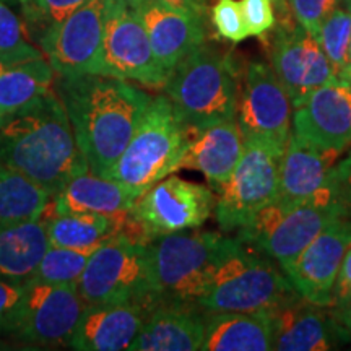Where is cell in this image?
<instances>
[{
    "instance_id": "1",
    "label": "cell",
    "mask_w": 351,
    "mask_h": 351,
    "mask_svg": "<svg viewBox=\"0 0 351 351\" xmlns=\"http://www.w3.org/2000/svg\"><path fill=\"white\" fill-rule=\"evenodd\" d=\"M56 93L88 168L109 178L153 98L125 80L104 75H59Z\"/></svg>"
},
{
    "instance_id": "2",
    "label": "cell",
    "mask_w": 351,
    "mask_h": 351,
    "mask_svg": "<svg viewBox=\"0 0 351 351\" xmlns=\"http://www.w3.org/2000/svg\"><path fill=\"white\" fill-rule=\"evenodd\" d=\"M0 165L56 195L88 173L69 114L57 93H46L0 121Z\"/></svg>"
},
{
    "instance_id": "3",
    "label": "cell",
    "mask_w": 351,
    "mask_h": 351,
    "mask_svg": "<svg viewBox=\"0 0 351 351\" xmlns=\"http://www.w3.org/2000/svg\"><path fill=\"white\" fill-rule=\"evenodd\" d=\"M163 88L192 132L238 119V69L230 54L207 43L176 65Z\"/></svg>"
},
{
    "instance_id": "4",
    "label": "cell",
    "mask_w": 351,
    "mask_h": 351,
    "mask_svg": "<svg viewBox=\"0 0 351 351\" xmlns=\"http://www.w3.org/2000/svg\"><path fill=\"white\" fill-rule=\"evenodd\" d=\"M298 291L285 271L247 241L228 238L207 295L199 302L205 313L274 311L295 300Z\"/></svg>"
},
{
    "instance_id": "5",
    "label": "cell",
    "mask_w": 351,
    "mask_h": 351,
    "mask_svg": "<svg viewBox=\"0 0 351 351\" xmlns=\"http://www.w3.org/2000/svg\"><path fill=\"white\" fill-rule=\"evenodd\" d=\"M228 238L215 231H178L148 241L158 304L199 309Z\"/></svg>"
},
{
    "instance_id": "6",
    "label": "cell",
    "mask_w": 351,
    "mask_h": 351,
    "mask_svg": "<svg viewBox=\"0 0 351 351\" xmlns=\"http://www.w3.org/2000/svg\"><path fill=\"white\" fill-rule=\"evenodd\" d=\"M192 130L184 124L168 96H156L109 174L140 197L156 182L181 169Z\"/></svg>"
},
{
    "instance_id": "7",
    "label": "cell",
    "mask_w": 351,
    "mask_h": 351,
    "mask_svg": "<svg viewBox=\"0 0 351 351\" xmlns=\"http://www.w3.org/2000/svg\"><path fill=\"white\" fill-rule=\"evenodd\" d=\"M85 304H158L148 241L117 232L88 257L77 285Z\"/></svg>"
},
{
    "instance_id": "8",
    "label": "cell",
    "mask_w": 351,
    "mask_h": 351,
    "mask_svg": "<svg viewBox=\"0 0 351 351\" xmlns=\"http://www.w3.org/2000/svg\"><path fill=\"white\" fill-rule=\"evenodd\" d=\"M340 217H345L343 210L333 200L300 205L275 200L257 213L251 225L238 231V238L256 245L287 271L307 245Z\"/></svg>"
},
{
    "instance_id": "9",
    "label": "cell",
    "mask_w": 351,
    "mask_h": 351,
    "mask_svg": "<svg viewBox=\"0 0 351 351\" xmlns=\"http://www.w3.org/2000/svg\"><path fill=\"white\" fill-rule=\"evenodd\" d=\"M283 150L261 142H244V152L215 207L221 231H239L278 197Z\"/></svg>"
},
{
    "instance_id": "10",
    "label": "cell",
    "mask_w": 351,
    "mask_h": 351,
    "mask_svg": "<svg viewBox=\"0 0 351 351\" xmlns=\"http://www.w3.org/2000/svg\"><path fill=\"white\" fill-rule=\"evenodd\" d=\"M99 75L165 86L169 73L158 62L142 20L127 0H108Z\"/></svg>"
},
{
    "instance_id": "11",
    "label": "cell",
    "mask_w": 351,
    "mask_h": 351,
    "mask_svg": "<svg viewBox=\"0 0 351 351\" xmlns=\"http://www.w3.org/2000/svg\"><path fill=\"white\" fill-rule=\"evenodd\" d=\"M215 207L217 200L208 187L169 174L138 197L132 208V218L152 239L200 228Z\"/></svg>"
},
{
    "instance_id": "12",
    "label": "cell",
    "mask_w": 351,
    "mask_h": 351,
    "mask_svg": "<svg viewBox=\"0 0 351 351\" xmlns=\"http://www.w3.org/2000/svg\"><path fill=\"white\" fill-rule=\"evenodd\" d=\"M108 0H88L38 39L57 75H99Z\"/></svg>"
},
{
    "instance_id": "13",
    "label": "cell",
    "mask_w": 351,
    "mask_h": 351,
    "mask_svg": "<svg viewBox=\"0 0 351 351\" xmlns=\"http://www.w3.org/2000/svg\"><path fill=\"white\" fill-rule=\"evenodd\" d=\"M293 104L274 69L251 62L239 93L238 124L244 142H261L283 150L291 135Z\"/></svg>"
},
{
    "instance_id": "14",
    "label": "cell",
    "mask_w": 351,
    "mask_h": 351,
    "mask_svg": "<svg viewBox=\"0 0 351 351\" xmlns=\"http://www.w3.org/2000/svg\"><path fill=\"white\" fill-rule=\"evenodd\" d=\"M269 57L271 69L288 91L293 108L314 90L339 78L317 38L296 23L295 19H276Z\"/></svg>"
},
{
    "instance_id": "15",
    "label": "cell",
    "mask_w": 351,
    "mask_h": 351,
    "mask_svg": "<svg viewBox=\"0 0 351 351\" xmlns=\"http://www.w3.org/2000/svg\"><path fill=\"white\" fill-rule=\"evenodd\" d=\"M77 287L28 280L15 339L32 345H69L85 309Z\"/></svg>"
},
{
    "instance_id": "16",
    "label": "cell",
    "mask_w": 351,
    "mask_h": 351,
    "mask_svg": "<svg viewBox=\"0 0 351 351\" xmlns=\"http://www.w3.org/2000/svg\"><path fill=\"white\" fill-rule=\"evenodd\" d=\"M291 134L340 156L351 145V82L335 78L293 108Z\"/></svg>"
},
{
    "instance_id": "17",
    "label": "cell",
    "mask_w": 351,
    "mask_h": 351,
    "mask_svg": "<svg viewBox=\"0 0 351 351\" xmlns=\"http://www.w3.org/2000/svg\"><path fill=\"white\" fill-rule=\"evenodd\" d=\"M350 244L351 218L340 217L320 232L285 271L298 295L314 304L330 307L337 275Z\"/></svg>"
},
{
    "instance_id": "18",
    "label": "cell",
    "mask_w": 351,
    "mask_h": 351,
    "mask_svg": "<svg viewBox=\"0 0 351 351\" xmlns=\"http://www.w3.org/2000/svg\"><path fill=\"white\" fill-rule=\"evenodd\" d=\"M142 20L158 62L171 73L184 57L207 41V20L160 0H127Z\"/></svg>"
},
{
    "instance_id": "19",
    "label": "cell",
    "mask_w": 351,
    "mask_h": 351,
    "mask_svg": "<svg viewBox=\"0 0 351 351\" xmlns=\"http://www.w3.org/2000/svg\"><path fill=\"white\" fill-rule=\"evenodd\" d=\"M270 313L274 319V350L327 351L348 343L326 306L296 296Z\"/></svg>"
},
{
    "instance_id": "20",
    "label": "cell",
    "mask_w": 351,
    "mask_h": 351,
    "mask_svg": "<svg viewBox=\"0 0 351 351\" xmlns=\"http://www.w3.org/2000/svg\"><path fill=\"white\" fill-rule=\"evenodd\" d=\"M339 155L319 150L296 135H289L280 163V187L276 200L288 205L333 200L328 174Z\"/></svg>"
},
{
    "instance_id": "21",
    "label": "cell",
    "mask_w": 351,
    "mask_h": 351,
    "mask_svg": "<svg viewBox=\"0 0 351 351\" xmlns=\"http://www.w3.org/2000/svg\"><path fill=\"white\" fill-rule=\"evenodd\" d=\"M150 311L140 304H86L69 346L78 351L129 350Z\"/></svg>"
},
{
    "instance_id": "22",
    "label": "cell",
    "mask_w": 351,
    "mask_h": 351,
    "mask_svg": "<svg viewBox=\"0 0 351 351\" xmlns=\"http://www.w3.org/2000/svg\"><path fill=\"white\" fill-rule=\"evenodd\" d=\"M205 337V317L197 307L156 304L148 313L130 351H194Z\"/></svg>"
},
{
    "instance_id": "23",
    "label": "cell",
    "mask_w": 351,
    "mask_h": 351,
    "mask_svg": "<svg viewBox=\"0 0 351 351\" xmlns=\"http://www.w3.org/2000/svg\"><path fill=\"white\" fill-rule=\"evenodd\" d=\"M181 168L200 171L213 189L219 192L230 181L244 152V138L238 119L221 122L195 132Z\"/></svg>"
},
{
    "instance_id": "24",
    "label": "cell",
    "mask_w": 351,
    "mask_h": 351,
    "mask_svg": "<svg viewBox=\"0 0 351 351\" xmlns=\"http://www.w3.org/2000/svg\"><path fill=\"white\" fill-rule=\"evenodd\" d=\"M138 197L124 184L96 174H80L73 178L62 191L57 192L54 213H95L112 218H127L132 215Z\"/></svg>"
},
{
    "instance_id": "25",
    "label": "cell",
    "mask_w": 351,
    "mask_h": 351,
    "mask_svg": "<svg viewBox=\"0 0 351 351\" xmlns=\"http://www.w3.org/2000/svg\"><path fill=\"white\" fill-rule=\"evenodd\" d=\"M205 351H270L274 350V319L270 311L256 313H207Z\"/></svg>"
},
{
    "instance_id": "26",
    "label": "cell",
    "mask_w": 351,
    "mask_h": 351,
    "mask_svg": "<svg viewBox=\"0 0 351 351\" xmlns=\"http://www.w3.org/2000/svg\"><path fill=\"white\" fill-rule=\"evenodd\" d=\"M49 245L73 249L91 256L99 245L117 232H125L134 226V218H112L95 213H54L44 219Z\"/></svg>"
},
{
    "instance_id": "27",
    "label": "cell",
    "mask_w": 351,
    "mask_h": 351,
    "mask_svg": "<svg viewBox=\"0 0 351 351\" xmlns=\"http://www.w3.org/2000/svg\"><path fill=\"white\" fill-rule=\"evenodd\" d=\"M47 247L49 239L43 219L0 221V276L28 282Z\"/></svg>"
},
{
    "instance_id": "28",
    "label": "cell",
    "mask_w": 351,
    "mask_h": 351,
    "mask_svg": "<svg viewBox=\"0 0 351 351\" xmlns=\"http://www.w3.org/2000/svg\"><path fill=\"white\" fill-rule=\"evenodd\" d=\"M54 69L44 57L2 62L0 60V121L49 93Z\"/></svg>"
},
{
    "instance_id": "29",
    "label": "cell",
    "mask_w": 351,
    "mask_h": 351,
    "mask_svg": "<svg viewBox=\"0 0 351 351\" xmlns=\"http://www.w3.org/2000/svg\"><path fill=\"white\" fill-rule=\"evenodd\" d=\"M51 194L7 166L0 165V221L39 219L49 207Z\"/></svg>"
},
{
    "instance_id": "30",
    "label": "cell",
    "mask_w": 351,
    "mask_h": 351,
    "mask_svg": "<svg viewBox=\"0 0 351 351\" xmlns=\"http://www.w3.org/2000/svg\"><path fill=\"white\" fill-rule=\"evenodd\" d=\"M315 38L339 75L340 70L348 64L351 38V7L348 2L340 0L339 5L322 21Z\"/></svg>"
},
{
    "instance_id": "31",
    "label": "cell",
    "mask_w": 351,
    "mask_h": 351,
    "mask_svg": "<svg viewBox=\"0 0 351 351\" xmlns=\"http://www.w3.org/2000/svg\"><path fill=\"white\" fill-rule=\"evenodd\" d=\"M88 254L73 249L49 245L29 280L47 285H72L77 287L88 262Z\"/></svg>"
},
{
    "instance_id": "32",
    "label": "cell",
    "mask_w": 351,
    "mask_h": 351,
    "mask_svg": "<svg viewBox=\"0 0 351 351\" xmlns=\"http://www.w3.org/2000/svg\"><path fill=\"white\" fill-rule=\"evenodd\" d=\"M38 57L44 56L26 39L25 25L12 8L0 0V60L21 62Z\"/></svg>"
},
{
    "instance_id": "33",
    "label": "cell",
    "mask_w": 351,
    "mask_h": 351,
    "mask_svg": "<svg viewBox=\"0 0 351 351\" xmlns=\"http://www.w3.org/2000/svg\"><path fill=\"white\" fill-rule=\"evenodd\" d=\"M26 21L38 29V39L52 25L60 23L88 0H19Z\"/></svg>"
},
{
    "instance_id": "34",
    "label": "cell",
    "mask_w": 351,
    "mask_h": 351,
    "mask_svg": "<svg viewBox=\"0 0 351 351\" xmlns=\"http://www.w3.org/2000/svg\"><path fill=\"white\" fill-rule=\"evenodd\" d=\"M212 23L218 36L230 43L238 44L251 36L238 0H217L212 7Z\"/></svg>"
},
{
    "instance_id": "35",
    "label": "cell",
    "mask_w": 351,
    "mask_h": 351,
    "mask_svg": "<svg viewBox=\"0 0 351 351\" xmlns=\"http://www.w3.org/2000/svg\"><path fill=\"white\" fill-rule=\"evenodd\" d=\"M26 282L0 276V333H13L19 326Z\"/></svg>"
},
{
    "instance_id": "36",
    "label": "cell",
    "mask_w": 351,
    "mask_h": 351,
    "mask_svg": "<svg viewBox=\"0 0 351 351\" xmlns=\"http://www.w3.org/2000/svg\"><path fill=\"white\" fill-rule=\"evenodd\" d=\"M340 0H288L291 16L311 34H317L322 21L333 12Z\"/></svg>"
},
{
    "instance_id": "37",
    "label": "cell",
    "mask_w": 351,
    "mask_h": 351,
    "mask_svg": "<svg viewBox=\"0 0 351 351\" xmlns=\"http://www.w3.org/2000/svg\"><path fill=\"white\" fill-rule=\"evenodd\" d=\"M241 10L251 36L265 38L276 26L274 0H239Z\"/></svg>"
},
{
    "instance_id": "38",
    "label": "cell",
    "mask_w": 351,
    "mask_h": 351,
    "mask_svg": "<svg viewBox=\"0 0 351 351\" xmlns=\"http://www.w3.org/2000/svg\"><path fill=\"white\" fill-rule=\"evenodd\" d=\"M328 186L333 202L340 205L345 217L351 218V150L343 160L332 166Z\"/></svg>"
},
{
    "instance_id": "39",
    "label": "cell",
    "mask_w": 351,
    "mask_h": 351,
    "mask_svg": "<svg viewBox=\"0 0 351 351\" xmlns=\"http://www.w3.org/2000/svg\"><path fill=\"white\" fill-rule=\"evenodd\" d=\"M351 298V244L346 249L343 261H341L339 275H337L335 287L332 293V306L339 307L345 304Z\"/></svg>"
},
{
    "instance_id": "40",
    "label": "cell",
    "mask_w": 351,
    "mask_h": 351,
    "mask_svg": "<svg viewBox=\"0 0 351 351\" xmlns=\"http://www.w3.org/2000/svg\"><path fill=\"white\" fill-rule=\"evenodd\" d=\"M160 2L176 8V10L191 13V15H197L207 20L208 0H160Z\"/></svg>"
},
{
    "instance_id": "41",
    "label": "cell",
    "mask_w": 351,
    "mask_h": 351,
    "mask_svg": "<svg viewBox=\"0 0 351 351\" xmlns=\"http://www.w3.org/2000/svg\"><path fill=\"white\" fill-rule=\"evenodd\" d=\"M332 315L337 320L341 332H343L346 341H351V298L345 304L339 307H332Z\"/></svg>"
},
{
    "instance_id": "42",
    "label": "cell",
    "mask_w": 351,
    "mask_h": 351,
    "mask_svg": "<svg viewBox=\"0 0 351 351\" xmlns=\"http://www.w3.org/2000/svg\"><path fill=\"white\" fill-rule=\"evenodd\" d=\"M274 3H275V10H278L280 15H282V13H287V10H289L288 0H274Z\"/></svg>"
},
{
    "instance_id": "43",
    "label": "cell",
    "mask_w": 351,
    "mask_h": 351,
    "mask_svg": "<svg viewBox=\"0 0 351 351\" xmlns=\"http://www.w3.org/2000/svg\"><path fill=\"white\" fill-rule=\"evenodd\" d=\"M339 77H340V78H345V80H348V82H351V62L346 64L345 67L340 70Z\"/></svg>"
},
{
    "instance_id": "44",
    "label": "cell",
    "mask_w": 351,
    "mask_h": 351,
    "mask_svg": "<svg viewBox=\"0 0 351 351\" xmlns=\"http://www.w3.org/2000/svg\"><path fill=\"white\" fill-rule=\"evenodd\" d=\"M10 348H12V346H10V345H8V343H7V341L0 340V351H2V350H10Z\"/></svg>"
},
{
    "instance_id": "45",
    "label": "cell",
    "mask_w": 351,
    "mask_h": 351,
    "mask_svg": "<svg viewBox=\"0 0 351 351\" xmlns=\"http://www.w3.org/2000/svg\"><path fill=\"white\" fill-rule=\"evenodd\" d=\"M345 2H348L350 7H351V0H345ZM350 62H351V38H350V47H348V64Z\"/></svg>"
}]
</instances>
